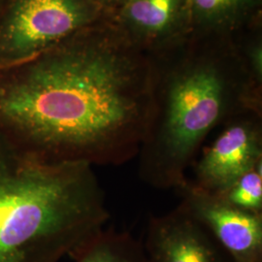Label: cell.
I'll use <instances>...</instances> for the list:
<instances>
[{
  "label": "cell",
  "instance_id": "obj_1",
  "mask_svg": "<svg viewBox=\"0 0 262 262\" xmlns=\"http://www.w3.org/2000/svg\"><path fill=\"white\" fill-rule=\"evenodd\" d=\"M103 21L0 66V138L39 161L122 165L137 158L154 66Z\"/></svg>",
  "mask_w": 262,
  "mask_h": 262
},
{
  "label": "cell",
  "instance_id": "obj_2",
  "mask_svg": "<svg viewBox=\"0 0 262 262\" xmlns=\"http://www.w3.org/2000/svg\"><path fill=\"white\" fill-rule=\"evenodd\" d=\"M110 214L94 167L46 163L0 138V262H59Z\"/></svg>",
  "mask_w": 262,
  "mask_h": 262
},
{
  "label": "cell",
  "instance_id": "obj_3",
  "mask_svg": "<svg viewBox=\"0 0 262 262\" xmlns=\"http://www.w3.org/2000/svg\"><path fill=\"white\" fill-rule=\"evenodd\" d=\"M261 85L246 66L200 57L154 67L152 108L138 158L141 180L177 189L209 135L241 113L261 111Z\"/></svg>",
  "mask_w": 262,
  "mask_h": 262
},
{
  "label": "cell",
  "instance_id": "obj_4",
  "mask_svg": "<svg viewBox=\"0 0 262 262\" xmlns=\"http://www.w3.org/2000/svg\"><path fill=\"white\" fill-rule=\"evenodd\" d=\"M94 0H0V66L52 48L103 21Z\"/></svg>",
  "mask_w": 262,
  "mask_h": 262
},
{
  "label": "cell",
  "instance_id": "obj_5",
  "mask_svg": "<svg viewBox=\"0 0 262 262\" xmlns=\"http://www.w3.org/2000/svg\"><path fill=\"white\" fill-rule=\"evenodd\" d=\"M262 162L261 111L236 115L203 146L187 181L207 193L221 195L237 179Z\"/></svg>",
  "mask_w": 262,
  "mask_h": 262
},
{
  "label": "cell",
  "instance_id": "obj_6",
  "mask_svg": "<svg viewBox=\"0 0 262 262\" xmlns=\"http://www.w3.org/2000/svg\"><path fill=\"white\" fill-rule=\"evenodd\" d=\"M176 190L180 204L206 227L233 262H262V214L232 206L187 180Z\"/></svg>",
  "mask_w": 262,
  "mask_h": 262
},
{
  "label": "cell",
  "instance_id": "obj_7",
  "mask_svg": "<svg viewBox=\"0 0 262 262\" xmlns=\"http://www.w3.org/2000/svg\"><path fill=\"white\" fill-rule=\"evenodd\" d=\"M142 244L147 262H233L181 204L164 215L150 216Z\"/></svg>",
  "mask_w": 262,
  "mask_h": 262
},
{
  "label": "cell",
  "instance_id": "obj_8",
  "mask_svg": "<svg viewBox=\"0 0 262 262\" xmlns=\"http://www.w3.org/2000/svg\"><path fill=\"white\" fill-rule=\"evenodd\" d=\"M118 19L126 36L159 43L188 28L187 0H127Z\"/></svg>",
  "mask_w": 262,
  "mask_h": 262
},
{
  "label": "cell",
  "instance_id": "obj_9",
  "mask_svg": "<svg viewBox=\"0 0 262 262\" xmlns=\"http://www.w3.org/2000/svg\"><path fill=\"white\" fill-rule=\"evenodd\" d=\"M261 0H187L188 26L204 30H228L260 8Z\"/></svg>",
  "mask_w": 262,
  "mask_h": 262
},
{
  "label": "cell",
  "instance_id": "obj_10",
  "mask_svg": "<svg viewBox=\"0 0 262 262\" xmlns=\"http://www.w3.org/2000/svg\"><path fill=\"white\" fill-rule=\"evenodd\" d=\"M71 258L75 262H147L142 242L114 228H104Z\"/></svg>",
  "mask_w": 262,
  "mask_h": 262
},
{
  "label": "cell",
  "instance_id": "obj_11",
  "mask_svg": "<svg viewBox=\"0 0 262 262\" xmlns=\"http://www.w3.org/2000/svg\"><path fill=\"white\" fill-rule=\"evenodd\" d=\"M217 196L238 209L262 214V162L237 179Z\"/></svg>",
  "mask_w": 262,
  "mask_h": 262
},
{
  "label": "cell",
  "instance_id": "obj_12",
  "mask_svg": "<svg viewBox=\"0 0 262 262\" xmlns=\"http://www.w3.org/2000/svg\"><path fill=\"white\" fill-rule=\"evenodd\" d=\"M94 1L105 10L106 8H109V6L120 8L127 0H94Z\"/></svg>",
  "mask_w": 262,
  "mask_h": 262
}]
</instances>
